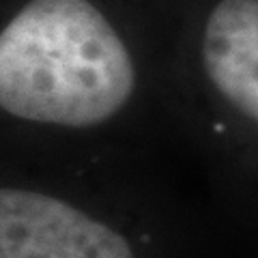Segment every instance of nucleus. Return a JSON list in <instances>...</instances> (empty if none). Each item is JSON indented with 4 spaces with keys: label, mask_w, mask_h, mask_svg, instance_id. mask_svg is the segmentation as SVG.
Segmentation results:
<instances>
[{
    "label": "nucleus",
    "mask_w": 258,
    "mask_h": 258,
    "mask_svg": "<svg viewBox=\"0 0 258 258\" xmlns=\"http://www.w3.org/2000/svg\"><path fill=\"white\" fill-rule=\"evenodd\" d=\"M187 0H3V149L151 155L174 129Z\"/></svg>",
    "instance_id": "nucleus-1"
},
{
    "label": "nucleus",
    "mask_w": 258,
    "mask_h": 258,
    "mask_svg": "<svg viewBox=\"0 0 258 258\" xmlns=\"http://www.w3.org/2000/svg\"><path fill=\"white\" fill-rule=\"evenodd\" d=\"M200 222L151 155L3 149L0 258H191Z\"/></svg>",
    "instance_id": "nucleus-2"
},
{
    "label": "nucleus",
    "mask_w": 258,
    "mask_h": 258,
    "mask_svg": "<svg viewBox=\"0 0 258 258\" xmlns=\"http://www.w3.org/2000/svg\"><path fill=\"white\" fill-rule=\"evenodd\" d=\"M172 116L228 211L258 222V0H187Z\"/></svg>",
    "instance_id": "nucleus-3"
}]
</instances>
